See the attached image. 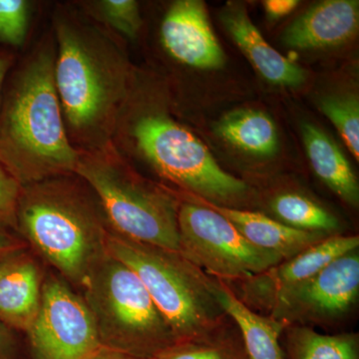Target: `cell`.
<instances>
[{
	"label": "cell",
	"mask_w": 359,
	"mask_h": 359,
	"mask_svg": "<svg viewBox=\"0 0 359 359\" xmlns=\"http://www.w3.org/2000/svg\"><path fill=\"white\" fill-rule=\"evenodd\" d=\"M299 6L297 0H266L264 1V11L269 18L278 20L294 11Z\"/></svg>",
	"instance_id": "obj_28"
},
{
	"label": "cell",
	"mask_w": 359,
	"mask_h": 359,
	"mask_svg": "<svg viewBox=\"0 0 359 359\" xmlns=\"http://www.w3.org/2000/svg\"><path fill=\"white\" fill-rule=\"evenodd\" d=\"M75 4L92 20L120 39H138L143 20L140 6L135 0H87Z\"/></svg>",
	"instance_id": "obj_23"
},
{
	"label": "cell",
	"mask_w": 359,
	"mask_h": 359,
	"mask_svg": "<svg viewBox=\"0 0 359 359\" xmlns=\"http://www.w3.org/2000/svg\"><path fill=\"white\" fill-rule=\"evenodd\" d=\"M216 131L224 141L248 154L271 157L278 151L275 122L262 111H233L219 120Z\"/></svg>",
	"instance_id": "obj_19"
},
{
	"label": "cell",
	"mask_w": 359,
	"mask_h": 359,
	"mask_svg": "<svg viewBox=\"0 0 359 359\" xmlns=\"http://www.w3.org/2000/svg\"><path fill=\"white\" fill-rule=\"evenodd\" d=\"M178 230L180 254L223 282H243L283 261L250 244L223 215L196 200L180 202Z\"/></svg>",
	"instance_id": "obj_8"
},
{
	"label": "cell",
	"mask_w": 359,
	"mask_h": 359,
	"mask_svg": "<svg viewBox=\"0 0 359 359\" xmlns=\"http://www.w3.org/2000/svg\"><path fill=\"white\" fill-rule=\"evenodd\" d=\"M13 330L0 320V359H18V342Z\"/></svg>",
	"instance_id": "obj_27"
},
{
	"label": "cell",
	"mask_w": 359,
	"mask_h": 359,
	"mask_svg": "<svg viewBox=\"0 0 359 359\" xmlns=\"http://www.w3.org/2000/svg\"><path fill=\"white\" fill-rule=\"evenodd\" d=\"M88 359H145L134 358V356L127 355V354L117 353V351H109V349L101 348L100 351L94 353Z\"/></svg>",
	"instance_id": "obj_31"
},
{
	"label": "cell",
	"mask_w": 359,
	"mask_h": 359,
	"mask_svg": "<svg viewBox=\"0 0 359 359\" xmlns=\"http://www.w3.org/2000/svg\"><path fill=\"white\" fill-rule=\"evenodd\" d=\"M21 185L0 163V228H15Z\"/></svg>",
	"instance_id": "obj_26"
},
{
	"label": "cell",
	"mask_w": 359,
	"mask_h": 359,
	"mask_svg": "<svg viewBox=\"0 0 359 359\" xmlns=\"http://www.w3.org/2000/svg\"><path fill=\"white\" fill-rule=\"evenodd\" d=\"M197 202L223 215L250 244L278 255L283 261L330 237V235L318 231L297 230L259 212L224 207L201 199Z\"/></svg>",
	"instance_id": "obj_16"
},
{
	"label": "cell",
	"mask_w": 359,
	"mask_h": 359,
	"mask_svg": "<svg viewBox=\"0 0 359 359\" xmlns=\"http://www.w3.org/2000/svg\"><path fill=\"white\" fill-rule=\"evenodd\" d=\"M235 325V323H233ZM159 359H250L238 327L223 325L196 339L177 342Z\"/></svg>",
	"instance_id": "obj_20"
},
{
	"label": "cell",
	"mask_w": 359,
	"mask_h": 359,
	"mask_svg": "<svg viewBox=\"0 0 359 359\" xmlns=\"http://www.w3.org/2000/svg\"><path fill=\"white\" fill-rule=\"evenodd\" d=\"M287 332L290 359H358L356 334H321L306 325H292Z\"/></svg>",
	"instance_id": "obj_21"
},
{
	"label": "cell",
	"mask_w": 359,
	"mask_h": 359,
	"mask_svg": "<svg viewBox=\"0 0 359 359\" xmlns=\"http://www.w3.org/2000/svg\"><path fill=\"white\" fill-rule=\"evenodd\" d=\"M163 48L176 62L197 69H219L224 54L212 32L204 2L177 0L160 25Z\"/></svg>",
	"instance_id": "obj_12"
},
{
	"label": "cell",
	"mask_w": 359,
	"mask_h": 359,
	"mask_svg": "<svg viewBox=\"0 0 359 359\" xmlns=\"http://www.w3.org/2000/svg\"><path fill=\"white\" fill-rule=\"evenodd\" d=\"M26 334L32 359H88L102 348L83 297L56 276L44 280L39 313Z\"/></svg>",
	"instance_id": "obj_9"
},
{
	"label": "cell",
	"mask_w": 359,
	"mask_h": 359,
	"mask_svg": "<svg viewBox=\"0 0 359 359\" xmlns=\"http://www.w3.org/2000/svg\"><path fill=\"white\" fill-rule=\"evenodd\" d=\"M25 247V243L13 237L4 228H0V255H6L16 249Z\"/></svg>",
	"instance_id": "obj_30"
},
{
	"label": "cell",
	"mask_w": 359,
	"mask_h": 359,
	"mask_svg": "<svg viewBox=\"0 0 359 359\" xmlns=\"http://www.w3.org/2000/svg\"><path fill=\"white\" fill-rule=\"evenodd\" d=\"M4 255H0V259H1V257H4Z\"/></svg>",
	"instance_id": "obj_32"
},
{
	"label": "cell",
	"mask_w": 359,
	"mask_h": 359,
	"mask_svg": "<svg viewBox=\"0 0 359 359\" xmlns=\"http://www.w3.org/2000/svg\"><path fill=\"white\" fill-rule=\"evenodd\" d=\"M82 289L102 348L134 358L159 359L177 344L140 278L109 252Z\"/></svg>",
	"instance_id": "obj_7"
},
{
	"label": "cell",
	"mask_w": 359,
	"mask_h": 359,
	"mask_svg": "<svg viewBox=\"0 0 359 359\" xmlns=\"http://www.w3.org/2000/svg\"><path fill=\"white\" fill-rule=\"evenodd\" d=\"M269 207L280 223L297 230L332 236L339 228L334 215L301 194H280L271 200Z\"/></svg>",
	"instance_id": "obj_22"
},
{
	"label": "cell",
	"mask_w": 359,
	"mask_h": 359,
	"mask_svg": "<svg viewBox=\"0 0 359 359\" xmlns=\"http://www.w3.org/2000/svg\"><path fill=\"white\" fill-rule=\"evenodd\" d=\"M14 63H15V57L11 52L0 50V103H1L4 84L13 68Z\"/></svg>",
	"instance_id": "obj_29"
},
{
	"label": "cell",
	"mask_w": 359,
	"mask_h": 359,
	"mask_svg": "<svg viewBox=\"0 0 359 359\" xmlns=\"http://www.w3.org/2000/svg\"><path fill=\"white\" fill-rule=\"evenodd\" d=\"M214 294L224 313L235 323L250 359H285L280 344L285 325L245 306L226 282L214 278Z\"/></svg>",
	"instance_id": "obj_17"
},
{
	"label": "cell",
	"mask_w": 359,
	"mask_h": 359,
	"mask_svg": "<svg viewBox=\"0 0 359 359\" xmlns=\"http://www.w3.org/2000/svg\"><path fill=\"white\" fill-rule=\"evenodd\" d=\"M358 236L332 235L301 254L240 282L238 297L250 309L269 311L276 295L299 285L337 257L358 250Z\"/></svg>",
	"instance_id": "obj_11"
},
{
	"label": "cell",
	"mask_w": 359,
	"mask_h": 359,
	"mask_svg": "<svg viewBox=\"0 0 359 359\" xmlns=\"http://www.w3.org/2000/svg\"><path fill=\"white\" fill-rule=\"evenodd\" d=\"M359 294L358 250L335 259L318 273L283 290L269 309V316L285 327L330 323L346 316Z\"/></svg>",
	"instance_id": "obj_10"
},
{
	"label": "cell",
	"mask_w": 359,
	"mask_h": 359,
	"mask_svg": "<svg viewBox=\"0 0 359 359\" xmlns=\"http://www.w3.org/2000/svg\"><path fill=\"white\" fill-rule=\"evenodd\" d=\"M15 229L65 282L78 287L108 252L102 208L75 174L21 187Z\"/></svg>",
	"instance_id": "obj_3"
},
{
	"label": "cell",
	"mask_w": 359,
	"mask_h": 359,
	"mask_svg": "<svg viewBox=\"0 0 359 359\" xmlns=\"http://www.w3.org/2000/svg\"><path fill=\"white\" fill-rule=\"evenodd\" d=\"M75 175L96 196L111 231L135 242L179 252L181 201L135 174L112 143L79 152Z\"/></svg>",
	"instance_id": "obj_5"
},
{
	"label": "cell",
	"mask_w": 359,
	"mask_h": 359,
	"mask_svg": "<svg viewBox=\"0 0 359 359\" xmlns=\"http://www.w3.org/2000/svg\"><path fill=\"white\" fill-rule=\"evenodd\" d=\"M43 276L34 257L25 247L0 259V320L27 332L39 313Z\"/></svg>",
	"instance_id": "obj_13"
},
{
	"label": "cell",
	"mask_w": 359,
	"mask_h": 359,
	"mask_svg": "<svg viewBox=\"0 0 359 359\" xmlns=\"http://www.w3.org/2000/svg\"><path fill=\"white\" fill-rule=\"evenodd\" d=\"M302 135L314 173L344 202L358 207V178L337 143L323 130L311 123L302 125Z\"/></svg>",
	"instance_id": "obj_18"
},
{
	"label": "cell",
	"mask_w": 359,
	"mask_h": 359,
	"mask_svg": "<svg viewBox=\"0 0 359 359\" xmlns=\"http://www.w3.org/2000/svg\"><path fill=\"white\" fill-rule=\"evenodd\" d=\"M358 25V0H325L297 18L283 32V41L297 49L340 46L353 39Z\"/></svg>",
	"instance_id": "obj_14"
},
{
	"label": "cell",
	"mask_w": 359,
	"mask_h": 359,
	"mask_svg": "<svg viewBox=\"0 0 359 359\" xmlns=\"http://www.w3.org/2000/svg\"><path fill=\"white\" fill-rule=\"evenodd\" d=\"M55 40L44 34L13 72L0 103V163L21 187L74 175L79 151L66 132L54 81Z\"/></svg>",
	"instance_id": "obj_2"
},
{
	"label": "cell",
	"mask_w": 359,
	"mask_h": 359,
	"mask_svg": "<svg viewBox=\"0 0 359 359\" xmlns=\"http://www.w3.org/2000/svg\"><path fill=\"white\" fill-rule=\"evenodd\" d=\"M221 20L245 57L266 81L285 87H297L304 83L306 71L266 41L244 6L229 4L222 11Z\"/></svg>",
	"instance_id": "obj_15"
},
{
	"label": "cell",
	"mask_w": 359,
	"mask_h": 359,
	"mask_svg": "<svg viewBox=\"0 0 359 359\" xmlns=\"http://www.w3.org/2000/svg\"><path fill=\"white\" fill-rule=\"evenodd\" d=\"M320 109L334 125L351 154L359 160V102L354 95L325 97Z\"/></svg>",
	"instance_id": "obj_24"
},
{
	"label": "cell",
	"mask_w": 359,
	"mask_h": 359,
	"mask_svg": "<svg viewBox=\"0 0 359 359\" xmlns=\"http://www.w3.org/2000/svg\"><path fill=\"white\" fill-rule=\"evenodd\" d=\"M108 252L140 278L177 342L199 337L226 320L214 294V278L176 250L135 242L108 231Z\"/></svg>",
	"instance_id": "obj_6"
},
{
	"label": "cell",
	"mask_w": 359,
	"mask_h": 359,
	"mask_svg": "<svg viewBox=\"0 0 359 359\" xmlns=\"http://www.w3.org/2000/svg\"><path fill=\"white\" fill-rule=\"evenodd\" d=\"M32 4L27 0H0V42L22 46L30 29Z\"/></svg>",
	"instance_id": "obj_25"
},
{
	"label": "cell",
	"mask_w": 359,
	"mask_h": 359,
	"mask_svg": "<svg viewBox=\"0 0 359 359\" xmlns=\"http://www.w3.org/2000/svg\"><path fill=\"white\" fill-rule=\"evenodd\" d=\"M54 81L66 132L79 152L110 145L134 71L122 39L76 4L53 11Z\"/></svg>",
	"instance_id": "obj_1"
},
{
	"label": "cell",
	"mask_w": 359,
	"mask_h": 359,
	"mask_svg": "<svg viewBox=\"0 0 359 359\" xmlns=\"http://www.w3.org/2000/svg\"><path fill=\"white\" fill-rule=\"evenodd\" d=\"M140 109L128 95L113 134L118 152L133 151L162 178L205 202L243 199L249 186L219 166L209 149L161 109Z\"/></svg>",
	"instance_id": "obj_4"
}]
</instances>
